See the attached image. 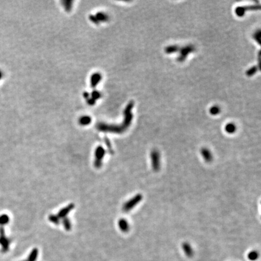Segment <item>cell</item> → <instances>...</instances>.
Listing matches in <instances>:
<instances>
[{"label": "cell", "instance_id": "1", "mask_svg": "<svg viewBox=\"0 0 261 261\" xmlns=\"http://www.w3.org/2000/svg\"><path fill=\"white\" fill-rule=\"evenodd\" d=\"M10 241L6 237L5 235V231L3 227H0V245L2 247V251L7 252L9 249Z\"/></svg>", "mask_w": 261, "mask_h": 261}, {"label": "cell", "instance_id": "2", "mask_svg": "<svg viewBox=\"0 0 261 261\" xmlns=\"http://www.w3.org/2000/svg\"><path fill=\"white\" fill-rule=\"evenodd\" d=\"M141 198H142V197L141 195H136L132 199H131L130 201H128L124 204L123 207V210L125 211H130L141 200Z\"/></svg>", "mask_w": 261, "mask_h": 261}, {"label": "cell", "instance_id": "3", "mask_svg": "<svg viewBox=\"0 0 261 261\" xmlns=\"http://www.w3.org/2000/svg\"><path fill=\"white\" fill-rule=\"evenodd\" d=\"M151 158H152V166H153L154 170L158 169L159 168V166H160V164H159L160 158H159V155L158 152H156V151H154L153 152H152Z\"/></svg>", "mask_w": 261, "mask_h": 261}, {"label": "cell", "instance_id": "4", "mask_svg": "<svg viewBox=\"0 0 261 261\" xmlns=\"http://www.w3.org/2000/svg\"><path fill=\"white\" fill-rule=\"evenodd\" d=\"M74 207V205L73 204H71L70 205H69L67 207H65L64 209H62V210H60V211L58 213V218H64L69 213L70 211L72 209H73Z\"/></svg>", "mask_w": 261, "mask_h": 261}, {"label": "cell", "instance_id": "5", "mask_svg": "<svg viewBox=\"0 0 261 261\" xmlns=\"http://www.w3.org/2000/svg\"><path fill=\"white\" fill-rule=\"evenodd\" d=\"M105 151L102 146L97 147L95 151V157H96L95 160L102 161V159L103 158L105 155Z\"/></svg>", "mask_w": 261, "mask_h": 261}, {"label": "cell", "instance_id": "6", "mask_svg": "<svg viewBox=\"0 0 261 261\" xmlns=\"http://www.w3.org/2000/svg\"><path fill=\"white\" fill-rule=\"evenodd\" d=\"M182 249L186 255L189 257L191 258L193 254V251L192 250V248L191 247V245L187 242L183 243L182 245Z\"/></svg>", "mask_w": 261, "mask_h": 261}, {"label": "cell", "instance_id": "7", "mask_svg": "<svg viewBox=\"0 0 261 261\" xmlns=\"http://www.w3.org/2000/svg\"><path fill=\"white\" fill-rule=\"evenodd\" d=\"M201 155L206 161H211L212 159V155L211 154V152L209 149L204 148L201 150Z\"/></svg>", "mask_w": 261, "mask_h": 261}, {"label": "cell", "instance_id": "8", "mask_svg": "<svg viewBox=\"0 0 261 261\" xmlns=\"http://www.w3.org/2000/svg\"><path fill=\"white\" fill-rule=\"evenodd\" d=\"M119 226L121 231L127 232L129 230V224L128 222L124 219H121L119 221Z\"/></svg>", "mask_w": 261, "mask_h": 261}, {"label": "cell", "instance_id": "9", "mask_svg": "<svg viewBox=\"0 0 261 261\" xmlns=\"http://www.w3.org/2000/svg\"><path fill=\"white\" fill-rule=\"evenodd\" d=\"M101 76L99 74H95L93 75L91 79V85L93 86V87H94L99 83V82L101 80Z\"/></svg>", "mask_w": 261, "mask_h": 261}, {"label": "cell", "instance_id": "10", "mask_svg": "<svg viewBox=\"0 0 261 261\" xmlns=\"http://www.w3.org/2000/svg\"><path fill=\"white\" fill-rule=\"evenodd\" d=\"M9 217L8 215H2L0 216V225L1 226H3L7 224H8V222H9Z\"/></svg>", "mask_w": 261, "mask_h": 261}, {"label": "cell", "instance_id": "11", "mask_svg": "<svg viewBox=\"0 0 261 261\" xmlns=\"http://www.w3.org/2000/svg\"><path fill=\"white\" fill-rule=\"evenodd\" d=\"M259 257V254L257 251H252L248 254V258L251 261H256Z\"/></svg>", "mask_w": 261, "mask_h": 261}, {"label": "cell", "instance_id": "12", "mask_svg": "<svg viewBox=\"0 0 261 261\" xmlns=\"http://www.w3.org/2000/svg\"><path fill=\"white\" fill-rule=\"evenodd\" d=\"M91 122V118L88 116L82 117L79 120V123L82 125H87L90 124Z\"/></svg>", "mask_w": 261, "mask_h": 261}, {"label": "cell", "instance_id": "13", "mask_svg": "<svg viewBox=\"0 0 261 261\" xmlns=\"http://www.w3.org/2000/svg\"><path fill=\"white\" fill-rule=\"evenodd\" d=\"M96 19L97 21H106L108 20V17L107 15L104 14L103 13H99L96 15Z\"/></svg>", "mask_w": 261, "mask_h": 261}, {"label": "cell", "instance_id": "14", "mask_svg": "<svg viewBox=\"0 0 261 261\" xmlns=\"http://www.w3.org/2000/svg\"><path fill=\"white\" fill-rule=\"evenodd\" d=\"M63 224H64V225L65 229L67 230H70L71 227V225L70 221V220L68 218H64Z\"/></svg>", "mask_w": 261, "mask_h": 261}, {"label": "cell", "instance_id": "15", "mask_svg": "<svg viewBox=\"0 0 261 261\" xmlns=\"http://www.w3.org/2000/svg\"><path fill=\"white\" fill-rule=\"evenodd\" d=\"M235 130H236V126H235V125L231 124V123L227 125L225 127V130L229 133L234 132L235 131Z\"/></svg>", "mask_w": 261, "mask_h": 261}, {"label": "cell", "instance_id": "16", "mask_svg": "<svg viewBox=\"0 0 261 261\" xmlns=\"http://www.w3.org/2000/svg\"><path fill=\"white\" fill-rule=\"evenodd\" d=\"M49 220L51 222H53V223H54L55 224H57L58 225V224H59V218H58V216H55V215H50L49 216Z\"/></svg>", "mask_w": 261, "mask_h": 261}, {"label": "cell", "instance_id": "17", "mask_svg": "<svg viewBox=\"0 0 261 261\" xmlns=\"http://www.w3.org/2000/svg\"><path fill=\"white\" fill-rule=\"evenodd\" d=\"M101 96V94L96 91H94L92 93V97H93V99H94L95 101V99H97L100 97Z\"/></svg>", "mask_w": 261, "mask_h": 261}, {"label": "cell", "instance_id": "18", "mask_svg": "<svg viewBox=\"0 0 261 261\" xmlns=\"http://www.w3.org/2000/svg\"><path fill=\"white\" fill-rule=\"evenodd\" d=\"M218 111H219L218 108H216V107H213V108H211V114H216L218 113Z\"/></svg>", "mask_w": 261, "mask_h": 261}, {"label": "cell", "instance_id": "19", "mask_svg": "<svg viewBox=\"0 0 261 261\" xmlns=\"http://www.w3.org/2000/svg\"><path fill=\"white\" fill-rule=\"evenodd\" d=\"M105 143H106V144H107V145L108 148H109L110 151L111 152V151H112V148H111V143L110 142V141L108 140L107 139H105Z\"/></svg>", "mask_w": 261, "mask_h": 261}, {"label": "cell", "instance_id": "20", "mask_svg": "<svg viewBox=\"0 0 261 261\" xmlns=\"http://www.w3.org/2000/svg\"><path fill=\"white\" fill-rule=\"evenodd\" d=\"M2 73L1 71L0 70V79H1V78H2Z\"/></svg>", "mask_w": 261, "mask_h": 261}]
</instances>
